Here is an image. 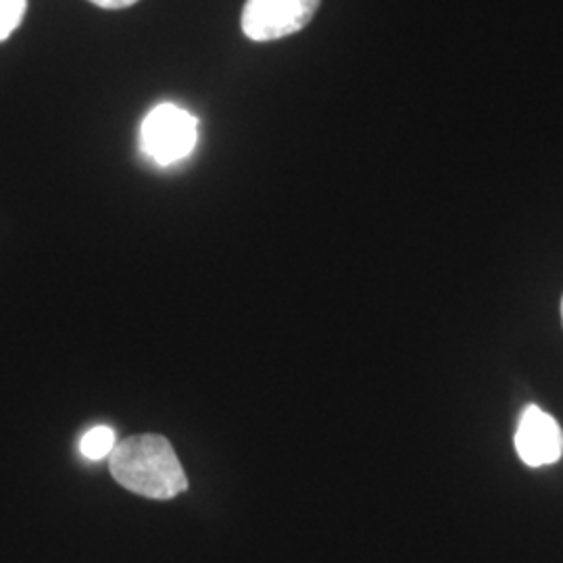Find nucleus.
<instances>
[{"label":"nucleus","mask_w":563,"mask_h":563,"mask_svg":"<svg viewBox=\"0 0 563 563\" xmlns=\"http://www.w3.org/2000/svg\"><path fill=\"white\" fill-rule=\"evenodd\" d=\"M144 153L159 165L186 159L199 141V121L178 104H157L144 121L141 132Z\"/></svg>","instance_id":"2"},{"label":"nucleus","mask_w":563,"mask_h":563,"mask_svg":"<svg viewBox=\"0 0 563 563\" xmlns=\"http://www.w3.org/2000/svg\"><path fill=\"white\" fill-rule=\"evenodd\" d=\"M27 9V0H0V42L7 41L18 27Z\"/></svg>","instance_id":"6"},{"label":"nucleus","mask_w":563,"mask_h":563,"mask_svg":"<svg viewBox=\"0 0 563 563\" xmlns=\"http://www.w3.org/2000/svg\"><path fill=\"white\" fill-rule=\"evenodd\" d=\"M562 320H563V301H562Z\"/></svg>","instance_id":"8"},{"label":"nucleus","mask_w":563,"mask_h":563,"mask_svg":"<svg viewBox=\"0 0 563 563\" xmlns=\"http://www.w3.org/2000/svg\"><path fill=\"white\" fill-rule=\"evenodd\" d=\"M118 446V439L115 432L109 426H97L92 430H88L81 439L80 451L84 457L99 462L104 457H111L113 449Z\"/></svg>","instance_id":"5"},{"label":"nucleus","mask_w":563,"mask_h":563,"mask_svg":"<svg viewBox=\"0 0 563 563\" xmlns=\"http://www.w3.org/2000/svg\"><path fill=\"white\" fill-rule=\"evenodd\" d=\"M320 4L322 0H246L242 32L255 42L280 41L307 27Z\"/></svg>","instance_id":"3"},{"label":"nucleus","mask_w":563,"mask_h":563,"mask_svg":"<svg viewBox=\"0 0 563 563\" xmlns=\"http://www.w3.org/2000/svg\"><path fill=\"white\" fill-rule=\"evenodd\" d=\"M118 483L155 501H167L188 488L180 460L172 443L159 434H136L123 439L109 457Z\"/></svg>","instance_id":"1"},{"label":"nucleus","mask_w":563,"mask_h":563,"mask_svg":"<svg viewBox=\"0 0 563 563\" xmlns=\"http://www.w3.org/2000/svg\"><path fill=\"white\" fill-rule=\"evenodd\" d=\"M92 4L101 7V9H109V11H118V9H128L132 4H136L139 0H90Z\"/></svg>","instance_id":"7"},{"label":"nucleus","mask_w":563,"mask_h":563,"mask_svg":"<svg viewBox=\"0 0 563 563\" xmlns=\"http://www.w3.org/2000/svg\"><path fill=\"white\" fill-rule=\"evenodd\" d=\"M516 451L530 467L560 462L563 455L562 426L541 407H526L516 432Z\"/></svg>","instance_id":"4"}]
</instances>
